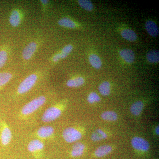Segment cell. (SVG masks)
Instances as JSON below:
<instances>
[{
	"label": "cell",
	"mask_w": 159,
	"mask_h": 159,
	"mask_svg": "<svg viewBox=\"0 0 159 159\" xmlns=\"http://www.w3.org/2000/svg\"><path fill=\"white\" fill-rule=\"evenodd\" d=\"M46 100V97L44 96H39L32 99L22 108L20 111V116L22 117L30 116L43 105Z\"/></svg>",
	"instance_id": "6da1fadb"
},
{
	"label": "cell",
	"mask_w": 159,
	"mask_h": 159,
	"mask_svg": "<svg viewBox=\"0 0 159 159\" xmlns=\"http://www.w3.org/2000/svg\"><path fill=\"white\" fill-rule=\"evenodd\" d=\"M65 106L64 103H58L47 109L42 116L43 122L48 123L58 119L62 114Z\"/></svg>",
	"instance_id": "7a4b0ae2"
},
{
	"label": "cell",
	"mask_w": 159,
	"mask_h": 159,
	"mask_svg": "<svg viewBox=\"0 0 159 159\" xmlns=\"http://www.w3.org/2000/svg\"><path fill=\"white\" fill-rule=\"evenodd\" d=\"M44 147V144L41 140L34 139L29 142L28 149L34 157L40 159L42 157Z\"/></svg>",
	"instance_id": "3957f363"
},
{
	"label": "cell",
	"mask_w": 159,
	"mask_h": 159,
	"mask_svg": "<svg viewBox=\"0 0 159 159\" xmlns=\"http://www.w3.org/2000/svg\"><path fill=\"white\" fill-rule=\"evenodd\" d=\"M36 74H31L24 80L18 87L17 93L20 95L29 92L35 85L38 80Z\"/></svg>",
	"instance_id": "277c9868"
},
{
	"label": "cell",
	"mask_w": 159,
	"mask_h": 159,
	"mask_svg": "<svg viewBox=\"0 0 159 159\" xmlns=\"http://www.w3.org/2000/svg\"><path fill=\"white\" fill-rule=\"evenodd\" d=\"M11 129L5 120L0 121V140L2 145L6 146L9 145L12 139Z\"/></svg>",
	"instance_id": "5b68a950"
},
{
	"label": "cell",
	"mask_w": 159,
	"mask_h": 159,
	"mask_svg": "<svg viewBox=\"0 0 159 159\" xmlns=\"http://www.w3.org/2000/svg\"><path fill=\"white\" fill-rule=\"evenodd\" d=\"M62 137L66 142L72 143L80 140L82 138V134L78 129L69 127L63 131Z\"/></svg>",
	"instance_id": "8992f818"
},
{
	"label": "cell",
	"mask_w": 159,
	"mask_h": 159,
	"mask_svg": "<svg viewBox=\"0 0 159 159\" xmlns=\"http://www.w3.org/2000/svg\"><path fill=\"white\" fill-rule=\"evenodd\" d=\"M54 129L50 125L41 126L36 130L34 136L40 140L51 139L54 136Z\"/></svg>",
	"instance_id": "52a82bcc"
},
{
	"label": "cell",
	"mask_w": 159,
	"mask_h": 159,
	"mask_svg": "<svg viewBox=\"0 0 159 159\" xmlns=\"http://www.w3.org/2000/svg\"><path fill=\"white\" fill-rule=\"evenodd\" d=\"M131 142L133 147L139 151L145 152L148 151L150 148L149 142L141 137H134L132 139Z\"/></svg>",
	"instance_id": "ba28073f"
},
{
	"label": "cell",
	"mask_w": 159,
	"mask_h": 159,
	"mask_svg": "<svg viewBox=\"0 0 159 159\" xmlns=\"http://www.w3.org/2000/svg\"><path fill=\"white\" fill-rule=\"evenodd\" d=\"M37 48V44L35 42H32L29 43L23 50L22 56L26 60H29L32 57Z\"/></svg>",
	"instance_id": "9c48e42d"
},
{
	"label": "cell",
	"mask_w": 159,
	"mask_h": 159,
	"mask_svg": "<svg viewBox=\"0 0 159 159\" xmlns=\"http://www.w3.org/2000/svg\"><path fill=\"white\" fill-rule=\"evenodd\" d=\"M85 146L81 142H77L72 146L70 151L71 157L73 158H77L81 157L84 153Z\"/></svg>",
	"instance_id": "30bf717a"
},
{
	"label": "cell",
	"mask_w": 159,
	"mask_h": 159,
	"mask_svg": "<svg viewBox=\"0 0 159 159\" xmlns=\"http://www.w3.org/2000/svg\"><path fill=\"white\" fill-rule=\"evenodd\" d=\"M145 29L149 35L152 37H157L159 34L158 27L155 23L152 20H148L145 23Z\"/></svg>",
	"instance_id": "8fae6325"
},
{
	"label": "cell",
	"mask_w": 159,
	"mask_h": 159,
	"mask_svg": "<svg viewBox=\"0 0 159 159\" xmlns=\"http://www.w3.org/2000/svg\"><path fill=\"white\" fill-rule=\"evenodd\" d=\"M119 54L124 61L128 63H132L134 60V51L130 49H122L119 52Z\"/></svg>",
	"instance_id": "7c38bea8"
},
{
	"label": "cell",
	"mask_w": 159,
	"mask_h": 159,
	"mask_svg": "<svg viewBox=\"0 0 159 159\" xmlns=\"http://www.w3.org/2000/svg\"><path fill=\"white\" fill-rule=\"evenodd\" d=\"M22 17L18 10L15 9L11 11L9 17V21L10 25L14 27H17L19 25L21 21Z\"/></svg>",
	"instance_id": "4fadbf2b"
},
{
	"label": "cell",
	"mask_w": 159,
	"mask_h": 159,
	"mask_svg": "<svg viewBox=\"0 0 159 159\" xmlns=\"http://www.w3.org/2000/svg\"><path fill=\"white\" fill-rule=\"evenodd\" d=\"M112 148L109 145H103L97 148L94 152V155L97 157H102L110 153Z\"/></svg>",
	"instance_id": "5bb4252c"
},
{
	"label": "cell",
	"mask_w": 159,
	"mask_h": 159,
	"mask_svg": "<svg viewBox=\"0 0 159 159\" xmlns=\"http://www.w3.org/2000/svg\"><path fill=\"white\" fill-rule=\"evenodd\" d=\"M121 35L123 38L129 41L134 42L137 39V34L131 29H124L121 31Z\"/></svg>",
	"instance_id": "9a60e30c"
},
{
	"label": "cell",
	"mask_w": 159,
	"mask_h": 159,
	"mask_svg": "<svg viewBox=\"0 0 159 159\" xmlns=\"http://www.w3.org/2000/svg\"><path fill=\"white\" fill-rule=\"evenodd\" d=\"M84 83V79L82 77H74L69 80L66 83L68 87L71 88L79 87Z\"/></svg>",
	"instance_id": "2e32d148"
},
{
	"label": "cell",
	"mask_w": 159,
	"mask_h": 159,
	"mask_svg": "<svg viewBox=\"0 0 159 159\" xmlns=\"http://www.w3.org/2000/svg\"><path fill=\"white\" fill-rule=\"evenodd\" d=\"M144 107V103L141 101L134 102L130 107V112L135 116H139L142 113Z\"/></svg>",
	"instance_id": "e0dca14e"
},
{
	"label": "cell",
	"mask_w": 159,
	"mask_h": 159,
	"mask_svg": "<svg viewBox=\"0 0 159 159\" xmlns=\"http://www.w3.org/2000/svg\"><path fill=\"white\" fill-rule=\"evenodd\" d=\"M89 61L92 66L96 69H99L102 66V61L100 57L96 54H92L89 57Z\"/></svg>",
	"instance_id": "ac0fdd59"
},
{
	"label": "cell",
	"mask_w": 159,
	"mask_h": 159,
	"mask_svg": "<svg viewBox=\"0 0 159 159\" xmlns=\"http://www.w3.org/2000/svg\"><path fill=\"white\" fill-rule=\"evenodd\" d=\"M107 134L101 129H97L91 135V139L94 142L101 141L106 139Z\"/></svg>",
	"instance_id": "d6986e66"
},
{
	"label": "cell",
	"mask_w": 159,
	"mask_h": 159,
	"mask_svg": "<svg viewBox=\"0 0 159 159\" xmlns=\"http://www.w3.org/2000/svg\"><path fill=\"white\" fill-rule=\"evenodd\" d=\"M60 26L70 29H74L76 27V23L69 18L64 17L58 21Z\"/></svg>",
	"instance_id": "ffe728a7"
},
{
	"label": "cell",
	"mask_w": 159,
	"mask_h": 159,
	"mask_svg": "<svg viewBox=\"0 0 159 159\" xmlns=\"http://www.w3.org/2000/svg\"><path fill=\"white\" fill-rule=\"evenodd\" d=\"M99 91L102 96H108L111 93L110 83L107 81L102 83L99 86Z\"/></svg>",
	"instance_id": "44dd1931"
},
{
	"label": "cell",
	"mask_w": 159,
	"mask_h": 159,
	"mask_svg": "<svg viewBox=\"0 0 159 159\" xmlns=\"http://www.w3.org/2000/svg\"><path fill=\"white\" fill-rule=\"evenodd\" d=\"M146 58L151 63H155L159 62V53L158 51L153 50L148 52L146 54Z\"/></svg>",
	"instance_id": "7402d4cb"
},
{
	"label": "cell",
	"mask_w": 159,
	"mask_h": 159,
	"mask_svg": "<svg viewBox=\"0 0 159 159\" xmlns=\"http://www.w3.org/2000/svg\"><path fill=\"white\" fill-rule=\"evenodd\" d=\"M101 118L103 120L108 121H115L118 119V115L113 111H106L101 114Z\"/></svg>",
	"instance_id": "603a6c76"
},
{
	"label": "cell",
	"mask_w": 159,
	"mask_h": 159,
	"mask_svg": "<svg viewBox=\"0 0 159 159\" xmlns=\"http://www.w3.org/2000/svg\"><path fill=\"white\" fill-rule=\"evenodd\" d=\"M12 77V74L9 72L0 73V89L9 82Z\"/></svg>",
	"instance_id": "cb8c5ba5"
},
{
	"label": "cell",
	"mask_w": 159,
	"mask_h": 159,
	"mask_svg": "<svg viewBox=\"0 0 159 159\" xmlns=\"http://www.w3.org/2000/svg\"><path fill=\"white\" fill-rule=\"evenodd\" d=\"M78 3L82 9L86 11H91L93 9V5L91 1L88 0H79Z\"/></svg>",
	"instance_id": "d4e9b609"
},
{
	"label": "cell",
	"mask_w": 159,
	"mask_h": 159,
	"mask_svg": "<svg viewBox=\"0 0 159 159\" xmlns=\"http://www.w3.org/2000/svg\"><path fill=\"white\" fill-rule=\"evenodd\" d=\"M100 99H101L99 95L95 92H92L90 93L87 98L88 102L91 104L99 102L100 101Z\"/></svg>",
	"instance_id": "484cf974"
},
{
	"label": "cell",
	"mask_w": 159,
	"mask_h": 159,
	"mask_svg": "<svg viewBox=\"0 0 159 159\" xmlns=\"http://www.w3.org/2000/svg\"><path fill=\"white\" fill-rule=\"evenodd\" d=\"M8 59V54L6 50L0 51V68H2L6 64Z\"/></svg>",
	"instance_id": "4316f807"
},
{
	"label": "cell",
	"mask_w": 159,
	"mask_h": 159,
	"mask_svg": "<svg viewBox=\"0 0 159 159\" xmlns=\"http://www.w3.org/2000/svg\"><path fill=\"white\" fill-rule=\"evenodd\" d=\"M73 49V47L72 45L68 44L64 48L62 49L61 53L66 54V55H68V54L72 51Z\"/></svg>",
	"instance_id": "83f0119b"
},
{
	"label": "cell",
	"mask_w": 159,
	"mask_h": 159,
	"mask_svg": "<svg viewBox=\"0 0 159 159\" xmlns=\"http://www.w3.org/2000/svg\"><path fill=\"white\" fill-rule=\"evenodd\" d=\"M61 59V53H57V54H55L54 57H53V58H52V60L54 62H57V61H59Z\"/></svg>",
	"instance_id": "f1b7e54d"
},
{
	"label": "cell",
	"mask_w": 159,
	"mask_h": 159,
	"mask_svg": "<svg viewBox=\"0 0 159 159\" xmlns=\"http://www.w3.org/2000/svg\"><path fill=\"white\" fill-rule=\"evenodd\" d=\"M40 2L42 3L43 5H48V3L49 2V1H47V0H41V1H40Z\"/></svg>",
	"instance_id": "f546056e"
},
{
	"label": "cell",
	"mask_w": 159,
	"mask_h": 159,
	"mask_svg": "<svg viewBox=\"0 0 159 159\" xmlns=\"http://www.w3.org/2000/svg\"><path fill=\"white\" fill-rule=\"evenodd\" d=\"M159 126H157L156 128L155 129V132L156 133L157 135H159Z\"/></svg>",
	"instance_id": "4dcf8cb0"
},
{
	"label": "cell",
	"mask_w": 159,
	"mask_h": 159,
	"mask_svg": "<svg viewBox=\"0 0 159 159\" xmlns=\"http://www.w3.org/2000/svg\"></svg>",
	"instance_id": "1f68e13d"
}]
</instances>
